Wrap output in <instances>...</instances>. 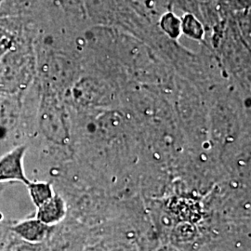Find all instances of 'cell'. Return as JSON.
I'll return each instance as SVG.
<instances>
[{"instance_id":"obj_1","label":"cell","mask_w":251,"mask_h":251,"mask_svg":"<svg viewBox=\"0 0 251 251\" xmlns=\"http://www.w3.org/2000/svg\"><path fill=\"white\" fill-rule=\"evenodd\" d=\"M26 144H21L0 156V183L20 182L26 185L29 181L25 169Z\"/></svg>"},{"instance_id":"obj_2","label":"cell","mask_w":251,"mask_h":251,"mask_svg":"<svg viewBox=\"0 0 251 251\" xmlns=\"http://www.w3.org/2000/svg\"><path fill=\"white\" fill-rule=\"evenodd\" d=\"M38 126L42 134L55 144H64L68 142L69 134L64 120L55 108L43 109L38 118Z\"/></svg>"},{"instance_id":"obj_3","label":"cell","mask_w":251,"mask_h":251,"mask_svg":"<svg viewBox=\"0 0 251 251\" xmlns=\"http://www.w3.org/2000/svg\"><path fill=\"white\" fill-rule=\"evenodd\" d=\"M10 229L23 241L28 244H38L47 239L51 227L43 224L35 217L22 221Z\"/></svg>"},{"instance_id":"obj_4","label":"cell","mask_w":251,"mask_h":251,"mask_svg":"<svg viewBox=\"0 0 251 251\" xmlns=\"http://www.w3.org/2000/svg\"><path fill=\"white\" fill-rule=\"evenodd\" d=\"M67 206L61 196L54 194L45 203L36 207V218L48 226L58 225L65 218Z\"/></svg>"},{"instance_id":"obj_5","label":"cell","mask_w":251,"mask_h":251,"mask_svg":"<svg viewBox=\"0 0 251 251\" xmlns=\"http://www.w3.org/2000/svg\"><path fill=\"white\" fill-rule=\"evenodd\" d=\"M29 197L36 207L42 205L54 196L53 188L50 181L31 180L29 179L26 185Z\"/></svg>"},{"instance_id":"obj_6","label":"cell","mask_w":251,"mask_h":251,"mask_svg":"<svg viewBox=\"0 0 251 251\" xmlns=\"http://www.w3.org/2000/svg\"><path fill=\"white\" fill-rule=\"evenodd\" d=\"M181 32L192 39L201 40L204 36L202 25L195 16L187 14L181 20Z\"/></svg>"},{"instance_id":"obj_7","label":"cell","mask_w":251,"mask_h":251,"mask_svg":"<svg viewBox=\"0 0 251 251\" xmlns=\"http://www.w3.org/2000/svg\"><path fill=\"white\" fill-rule=\"evenodd\" d=\"M160 25L162 29L171 38H177L181 33V20L172 13L165 14L162 17Z\"/></svg>"}]
</instances>
